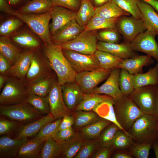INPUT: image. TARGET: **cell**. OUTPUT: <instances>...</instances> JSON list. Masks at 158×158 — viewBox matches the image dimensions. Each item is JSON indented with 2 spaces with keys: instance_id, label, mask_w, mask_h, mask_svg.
Instances as JSON below:
<instances>
[{
  "instance_id": "54",
  "label": "cell",
  "mask_w": 158,
  "mask_h": 158,
  "mask_svg": "<svg viewBox=\"0 0 158 158\" xmlns=\"http://www.w3.org/2000/svg\"><path fill=\"white\" fill-rule=\"evenodd\" d=\"M115 149L112 146L109 147L101 146L97 150L92 158H109Z\"/></svg>"
},
{
  "instance_id": "49",
  "label": "cell",
  "mask_w": 158,
  "mask_h": 158,
  "mask_svg": "<svg viewBox=\"0 0 158 158\" xmlns=\"http://www.w3.org/2000/svg\"><path fill=\"white\" fill-rule=\"evenodd\" d=\"M62 119V118H59L46 124L32 138L39 139L49 136L53 138L58 131Z\"/></svg>"
},
{
  "instance_id": "45",
  "label": "cell",
  "mask_w": 158,
  "mask_h": 158,
  "mask_svg": "<svg viewBox=\"0 0 158 158\" xmlns=\"http://www.w3.org/2000/svg\"><path fill=\"white\" fill-rule=\"evenodd\" d=\"M119 129V128L113 123L107 126L102 131L98 139L101 146L109 147L112 146L115 134Z\"/></svg>"
},
{
  "instance_id": "37",
  "label": "cell",
  "mask_w": 158,
  "mask_h": 158,
  "mask_svg": "<svg viewBox=\"0 0 158 158\" xmlns=\"http://www.w3.org/2000/svg\"><path fill=\"white\" fill-rule=\"evenodd\" d=\"M101 68L111 70L117 68L124 59L105 51L97 50L94 53Z\"/></svg>"
},
{
  "instance_id": "57",
  "label": "cell",
  "mask_w": 158,
  "mask_h": 158,
  "mask_svg": "<svg viewBox=\"0 0 158 158\" xmlns=\"http://www.w3.org/2000/svg\"><path fill=\"white\" fill-rule=\"evenodd\" d=\"M113 158H133L130 152L126 150L115 149L112 155Z\"/></svg>"
},
{
  "instance_id": "60",
  "label": "cell",
  "mask_w": 158,
  "mask_h": 158,
  "mask_svg": "<svg viewBox=\"0 0 158 158\" xmlns=\"http://www.w3.org/2000/svg\"><path fill=\"white\" fill-rule=\"evenodd\" d=\"M148 3L158 13V0H142Z\"/></svg>"
},
{
  "instance_id": "18",
  "label": "cell",
  "mask_w": 158,
  "mask_h": 158,
  "mask_svg": "<svg viewBox=\"0 0 158 158\" xmlns=\"http://www.w3.org/2000/svg\"><path fill=\"white\" fill-rule=\"evenodd\" d=\"M62 96L68 108L73 111L82 101L84 93L76 82H68L61 85Z\"/></svg>"
},
{
  "instance_id": "34",
  "label": "cell",
  "mask_w": 158,
  "mask_h": 158,
  "mask_svg": "<svg viewBox=\"0 0 158 158\" xmlns=\"http://www.w3.org/2000/svg\"><path fill=\"white\" fill-rule=\"evenodd\" d=\"M95 8L90 0H81L80 7L76 12L75 20L84 28L95 15Z\"/></svg>"
},
{
  "instance_id": "59",
  "label": "cell",
  "mask_w": 158,
  "mask_h": 158,
  "mask_svg": "<svg viewBox=\"0 0 158 158\" xmlns=\"http://www.w3.org/2000/svg\"><path fill=\"white\" fill-rule=\"evenodd\" d=\"M111 0H90L95 8H97L105 4Z\"/></svg>"
},
{
  "instance_id": "43",
  "label": "cell",
  "mask_w": 158,
  "mask_h": 158,
  "mask_svg": "<svg viewBox=\"0 0 158 158\" xmlns=\"http://www.w3.org/2000/svg\"><path fill=\"white\" fill-rule=\"evenodd\" d=\"M134 143L133 139L129 135L119 129L115 134L112 146L115 149L127 150Z\"/></svg>"
},
{
  "instance_id": "41",
  "label": "cell",
  "mask_w": 158,
  "mask_h": 158,
  "mask_svg": "<svg viewBox=\"0 0 158 158\" xmlns=\"http://www.w3.org/2000/svg\"><path fill=\"white\" fill-rule=\"evenodd\" d=\"M119 86L122 94L128 96L135 90L134 75L126 69L120 68Z\"/></svg>"
},
{
  "instance_id": "15",
  "label": "cell",
  "mask_w": 158,
  "mask_h": 158,
  "mask_svg": "<svg viewBox=\"0 0 158 158\" xmlns=\"http://www.w3.org/2000/svg\"><path fill=\"white\" fill-rule=\"evenodd\" d=\"M50 11L51 22L49 25V29L52 36L75 19L76 12L63 7L53 6Z\"/></svg>"
},
{
  "instance_id": "52",
  "label": "cell",
  "mask_w": 158,
  "mask_h": 158,
  "mask_svg": "<svg viewBox=\"0 0 158 158\" xmlns=\"http://www.w3.org/2000/svg\"><path fill=\"white\" fill-rule=\"evenodd\" d=\"M78 133L77 130L71 128L58 130L52 138L58 142H63L72 139Z\"/></svg>"
},
{
  "instance_id": "38",
  "label": "cell",
  "mask_w": 158,
  "mask_h": 158,
  "mask_svg": "<svg viewBox=\"0 0 158 158\" xmlns=\"http://www.w3.org/2000/svg\"><path fill=\"white\" fill-rule=\"evenodd\" d=\"M56 79L53 75L27 85L30 92L41 97L47 96Z\"/></svg>"
},
{
  "instance_id": "13",
  "label": "cell",
  "mask_w": 158,
  "mask_h": 158,
  "mask_svg": "<svg viewBox=\"0 0 158 158\" xmlns=\"http://www.w3.org/2000/svg\"><path fill=\"white\" fill-rule=\"evenodd\" d=\"M50 113L56 119L66 115H72L73 112L66 105L63 100L61 85L56 79L48 95Z\"/></svg>"
},
{
  "instance_id": "6",
  "label": "cell",
  "mask_w": 158,
  "mask_h": 158,
  "mask_svg": "<svg viewBox=\"0 0 158 158\" xmlns=\"http://www.w3.org/2000/svg\"><path fill=\"white\" fill-rule=\"evenodd\" d=\"M12 15L25 23L40 38L44 44L51 42L49 25L51 19L50 10L40 14H23L14 11Z\"/></svg>"
},
{
  "instance_id": "3",
  "label": "cell",
  "mask_w": 158,
  "mask_h": 158,
  "mask_svg": "<svg viewBox=\"0 0 158 158\" xmlns=\"http://www.w3.org/2000/svg\"><path fill=\"white\" fill-rule=\"evenodd\" d=\"M114 102L116 120L122 128L128 132L135 121L145 113L127 96L123 95Z\"/></svg>"
},
{
  "instance_id": "28",
  "label": "cell",
  "mask_w": 158,
  "mask_h": 158,
  "mask_svg": "<svg viewBox=\"0 0 158 158\" xmlns=\"http://www.w3.org/2000/svg\"><path fill=\"white\" fill-rule=\"evenodd\" d=\"M53 6L51 0H32L17 11L23 14H40L49 11Z\"/></svg>"
},
{
  "instance_id": "2",
  "label": "cell",
  "mask_w": 158,
  "mask_h": 158,
  "mask_svg": "<svg viewBox=\"0 0 158 158\" xmlns=\"http://www.w3.org/2000/svg\"><path fill=\"white\" fill-rule=\"evenodd\" d=\"M128 132L135 142L152 144L158 141V120L152 114L145 113L135 121Z\"/></svg>"
},
{
  "instance_id": "29",
  "label": "cell",
  "mask_w": 158,
  "mask_h": 158,
  "mask_svg": "<svg viewBox=\"0 0 158 158\" xmlns=\"http://www.w3.org/2000/svg\"><path fill=\"white\" fill-rule=\"evenodd\" d=\"M133 75L135 89L147 85L158 86V63L147 72Z\"/></svg>"
},
{
  "instance_id": "23",
  "label": "cell",
  "mask_w": 158,
  "mask_h": 158,
  "mask_svg": "<svg viewBox=\"0 0 158 158\" xmlns=\"http://www.w3.org/2000/svg\"><path fill=\"white\" fill-rule=\"evenodd\" d=\"M138 6L147 30L158 36V14L148 3L140 0Z\"/></svg>"
},
{
  "instance_id": "10",
  "label": "cell",
  "mask_w": 158,
  "mask_h": 158,
  "mask_svg": "<svg viewBox=\"0 0 158 158\" xmlns=\"http://www.w3.org/2000/svg\"><path fill=\"white\" fill-rule=\"evenodd\" d=\"M63 52L72 68L76 73L102 68L94 54H84L64 49H63Z\"/></svg>"
},
{
  "instance_id": "5",
  "label": "cell",
  "mask_w": 158,
  "mask_h": 158,
  "mask_svg": "<svg viewBox=\"0 0 158 158\" xmlns=\"http://www.w3.org/2000/svg\"><path fill=\"white\" fill-rule=\"evenodd\" d=\"M0 115L22 124L31 122L44 115L26 102L0 105Z\"/></svg>"
},
{
  "instance_id": "51",
  "label": "cell",
  "mask_w": 158,
  "mask_h": 158,
  "mask_svg": "<svg viewBox=\"0 0 158 158\" xmlns=\"http://www.w3.org/2000/svg\"><path fill=\"white\" fill-rule=\"evenodd\" d=\"M22 25V22L20 20L8 19L0 25V35L2 36H7L18 28Z\"/></svg>"
},
{
  "instance_id": "30",
  "label": "cell",
  "mask_w": 158,
  "mask_h": 158,
  "mask_svg": "<svg viewBox=\"0 0 158 158\" xmlns=\"http://www.w3.org/2000/svg\"><path fill=\"white\" fill-rule=\"evenodd\" d=\"M111 123L102 118L99 121L77 131L85 140L97 139L104 129Z\"/></svg>"
},
{
  "instance_id": "53",
  "label": "cell",
  "mask_w": 158,
  "mask_h": 158,
  "mask_svg": "<svg viewBox=\"0 0 158 158\" xmlns=\"http://www.w3.org/2000/svg\"><path fill=\"white\" fill-rule=\"evenodd\" d=\"M53 6L63 7L75 11L78 10L80 6V0H51Z\"/></svg>"
},
{
  "instance_id": "11",
  "label": "cell",
  "mask_w": 158,
  "mask_h": 158,
  "mask_svg": "<svg viewBox=\"0 0 158 158\" xmlns=\"http://www.w3.org/2000/svg\"><path fill=\"white\" fill-rule=\"evenodd\" d=\"M116 28L126 42L128 43L147 30L142 19L136 18L132 16H124L118 18Z\"/></svg>"
},
{
  "instance_id": "47",
  "label": "cell",
  "mask_w": 158,
  "mask_h": 158,
  "mask_svg": "<svg viewBox=\"0 0 158 158\" xmlns=\"http://www.w3.org/2000/svg\"><path fill=\"white\" fill-rule=\"evenodd\" d=\"M22 124H23L1 116L0 135H7L14 134V136Z\"/></svg>"
},
{
  "instance_id": "20",
  "label": "cell",
  "mask_w": 158,
  "mask_h": 158,
  "mask_svg": "<svg viewBox=\"0 0 158 158\" xmlns=\"http://www.w3.org/2000/svg\"><path fill=\"white\" fill-rule=\"evenodd\" d=\"M84 30L73 19L52 35L51 41L55 44L61 45L74 39Z\"/></svg>"
},
{
  "instance_id": "9",
  "label": "cell",
  "mask_w": 158,
  "mask_h": 158,
  "mask_svg": "<svg viewBox=\"0 0 158 158\" xmlns=\"http://www.w3.org/2000/svg\"><path fill=\"white\" fill-rule=\"evenodd\" d=\"M157 86L150 85L138 88L128 96L144 113L153 114Z\"/></svg>"
},
{
  "instance_id": "1",
  "label": "cell",
  "mask_w": 158,
  "mask_h": 158,
  "mask_svg": "<svg viewBox=\"0 0 158 158\" xmlns=\"http://www.w3.org/2000/svg\"><path fill=\"white\" fill-rule=\"evenodd\" d=\"M42 49L59 84L62 85L66 83L75 82L76 73L64 55L60 46L55 44L51 41L44 44Z\"/></svg>"
},
{
  "instance_id": "46",
  "label": "cell",
  "mask_w": 158,
  "mask_h": 158,
  "mask_svg": "<svg viewBox=\"0 0 158 158\" xmlns=\"http://www.w3.org/2000/svg\"><path fill=\"white\" fill-rule=\"evenodd\" d=\"M13 41L22 47L29 49H36L40 46L39 42L31 35L24 33L15 36L12 38Z\"/></svg>"
},
{
  "instance_id": "44",
  "label": "cell",
  "mask_w": 158,
  "mask_h": 158,
  "mask_svg": "<svg viewBox=\"0 0 158 158\" xmlns=\"http://www.w3.org/2000/svg\"><path fill=\"white\" fill-rule=\"evenodd\" d=\"M124 11L138 19H141L142 16L138 6L140 0H112Z\"/></svg>"
},
{
  "instance_id": "42",
  "label": "cell",
  "mask_w": 158,
  "mask_h": 158,
  "mask_svg": "<svg viewBox=\"0 0 158 158\" xmlns=\"http://www.w3.org/2000/svg\"><path fill=\"white\" fill-rule=\"evenodd\" d=\"M101 147L98 139L85 140L80 149L74 158H92Z\"/></svg>"
},
{
  "instance_id": "8",
  "label": "cell",
  "mask_w": 158,
  "mask_h": 158,
  "mask_svg": "<svg viewBox=\"0 0 158 158\" xmlns=\"http://www.w3.org/2000/svg\"><path fill=\"white\" fill-rule=\"evenodd\" d=\"M52 70L45 55H41L34 50L29 68L24 80L27 85L32 84L53 75Z\"/></svg>"
},
{
  "instance_id": "19",
  "label": "cell",
  "mask_w": 158,
  "mask_h": 158,
  "mask_svg": "<svg viewBox=\"0 0 158 158\" xmlns=\"http://www.w3.org/2000/svg\"><path fill=\"white\" fill-rule=\"evenodd\" d=\"M35 50L29 49L23 51L15 64L4 75L15 77L24 80Z\"/></svg>"
},
{
  "instance_id": "50",
  "label": "cell",
  "mask_w": 158,
  "mask_h": 158,
  "mask_svg": "<svg viewBox=\"0 0 158 158\" xmlns=\"http://www.w3.org/2000/svg\"><path fill=\"white\" fill-rule=\"evenodd\" d=\"M152 144L150 143L135 142L128 150L133 157L148 158Z\"/></svg>"
},
{
  "instance_id": "64",
  "label": "cell",
  "mask_w": 158,
  "mask_h": 158,
  "mask_svg": "<svg viewBox=\"0 0 158 158\" xmlns=\"http://www.w3.org/2000/svg\"><path fill=\"white\" fill-rule=\"evenodd\" d=\"M9 4L16 5L18 4L21 0H7Z\"/></svg>"
},
{
  "instance_id": "48",
  "label": "cell",
  "mask_w": 158,
  "mask_h": 158,
  "mask_svg": "<svg viewBox=\"0 0 158 158\" xmlns=\"http://www.w3.org/2000/svg\"><path fill=\"white\" fill-rule=\"evenodd\" d=\"M97 38L99 41L108 43H117L119 39V32L116 28H109L99 30Z\"/></svg>"
},
{
  "instance_id": "4",
  "label": "cell",
  "mask_w": 158,
  "mask_h": 158,
  "mask_svg": "<svg viewBox=\"0 0 158 158\" xmlns=\"http://www.w3.org/2000/svg\"><path fill=\"white\" fill-rule=\"evenodd\" d=\"M29 94L28 86L24 80L15 77H8L0 95V105L26 102Z\"/></svg>"
},
{
  "instance_id": "32",
  "label": "cell",
  "mask_w": 158,
  "mask_h": 158,
  "mask_svg": "<svg viewBox=\"0 0 158 158\" xmlns=\"http://www.w3.org/2000/svg\"><path fill=\"white\" fill-rule=\"evenodd\" d=\"M22 52L6 36L0 37V53L4 55L13 66Z\"/></svg>"
},
{
  "instance_id": "39",
  "label": "cell",
  "mask_w": 158,
  "mask_h": 158,
  "mask_svg": "<svg viewBox=\"0 0 158 158\" xmlns=\"http://www.w3.org/2000/svg\"><path fill=\"white\" fill-rule=\"evenodd\" d=\"M61 150L59 143L51 137H48L43 145L37 158L59 157Z\"/></svg>"
},
{
  "instance_id": "61",
  "label": "cell",
  "mask_w": 158,
  "mask_h": 158,
  "mask_svg": "<svg viewBox=\"0 0 158 158\" xmlns=\"http://www.w3.org/2000/svg\"><path fill=\"white\" fill-rule=\"evenodd\" d=\"M158 120V86L154 108L152 114Z\"/></svg>"
},
{
  "instance_id": "21",
  "label": "cell",
  "mask_w": 158,
  "mask_h": 158,
  "mask_svg": "<svg viewBox=\"0 0 158 158\" xmlns=\"http://www.w3.org/2000/svg\"><path fill=\"white\" fill-rule=\"evenodd\" d=\"M28 138H16L6 135L0 138V158L16 157L19 150Z\"/></svg>"
},
{
  "instance_id": "26",
  "label": "cell",
  "mask_w": 158,
  "mask_h": 158,
  "mask_svg": "<svg viewBox=\"0 0 158 158\" xmlns=\"http://www.w3.org/2000/svg\"><path fill=\"white\" fill-rule=\"evenodd\" d=\"M112 100L113 99L111 97L106 95L93 93L84 94L82 101L76 107L74 111H92L103 102Z\"/></svg>"
},
{
  "instance_id": "55",
  "label": "cell",
  "mask_w": 158,
  "mask_h": 158,
  "mask_svg": "<svg viewBox=\"0 0 158 158\" xmlns=\"http://www.w3.org/2000/svg\"><path fill=\"white\" fill-rule=\"evenodd\" d=\"M73 123L74 119L72 115H65L62 118L58 130L72 128Z\"/></svg>"
},
{
  "instance_id": "16",
  "label": "cell",
  "mask_w": 158,
  "mask_h": 158,
  "mask_svg": "<svg viewBox=\"0 0 158 158\" xmlns=\"http://www.w3.org/2000/svg\"><path fill=\"white\" fill-rule=\"evenodd\" d=\"M121 69L115 68L112 69L106 82L99 87H96L92 93L105 95L111 97L114 100H116L123 95L119 86V79Z\"/></svg>"
},
{
  "instance_id": "7",
  "label": "cell",
  "mask_w": 158,
  "mask_h": 158,
  "mask_svg": "<svg viewBox=\"0 0 158 158\" xmlns=\"http://www.w3.org/2000/svg\"><path fill=\"white\" fill-rule=\"evenodd\" d=\"M97 30H84L74 39L59 45L63 49L84 54H94L97 50Z\"/></svg>"
},
{
  "instance_id": "12",
  "label": "cell",
  "mask_w": 158,
  "mask_h": 158,
  "mask_svg": "<svg viewBox=\"0 0 158 158\" xmlns=\"http://www.w3.org/2000/svg\"><path fill=\"white\" fill-rule=\"evenodd\" d=\"M111 70L100 68L76 73L75 82L80 86L84 94L91 93L97 85L109 76Z\"/></svg>"
},
{
  "instance_id": "36",
  "label": "cell",
  "mask_w": 158,
  "mask_h": 158,
  "mask_svg": "<svg viewBox=\"0 0 158 158\" xmlns=\"http://www.w3.org/2000/svg\"><path fill=\"white\" fill-rule=\"evenodd\" d=\"M118 18H107L95 15L84 28L85 31L97 30L104 29L116 28Z\"/></svg>"
},
{
  "instance_id": "24",
  "label": "cell",
  "mask_w": 158,
  "mask_h": 158,
  "mask_svg": "<svg viewBox=\"0 0 158 158\" xmlns=\"http://www.w3.org/2000/svg\"><path fill=\"white\" fill-rule=\"evenodd\" d=\"M151 56L148 55H136L131 58L124 59L117 68L126 70L132 74L142 73L143 66L153 63Z\"/></svg>"
},
{
  "instance_id": "27",
  "label": "cell",
  "mask_w": 158,
  "mask_h": 158,
  "mask_svg": "<svg viewBox=\"0 0 158 158\" xmlns=\"http://www.w3.org/2000/svg\"><path fill=\"white\" fill-rule=\"evenodd\" d=\"M72 115L74 119L72 128L77 130L95 123L102 118L93 111H73Z\"/></svg>"
},
{
  "instance_id": "22",
  "label": "cell",
  "mask_w": 158,
  "mask_h": 158,
  "mask_svg": "<svg viewBox=\"0 0 158 158\" xmlns=\"http://www.w3.org/2000/svg\"><path fill=\"white\" fill-rule=\"evenodd\" d=\"M97 50L107 52L125 59L137 55L131 49L130 43H108L99 41Z\"/></svg>"
},
{
  "instance_id": "58",
  "label": "cell",
  "mask_w": 158,
  "mask_h": 158,
  "mask_svg": "<svg viewBox=\"0 0 158 158\" xmlns=\"http://www.w3.org/2000/svg\"><path fill=\"white\" fill-rule=\"evenodd\" d=\"M7 0H0V10L1 12L12 15L13 11Z\"/></svg>"
},
{
  "instance_id": "56",
  "label": "cell",
  "mask_w": 158,
  "mask_h": 158,
  "mask_svg": "<svg viewBox=\"0 0 158 158\" xmlns=\"http://www.w3.org/2000/svg\"><path fill=\"white\" fill-rule=\"evenodd\" d=\"M12 66L9 61L4 55L0 53V73L4 75Z\"/></svg>"
},
{
  "instance_id": "35",
  "label": "cell",
  "mask_w": 158,
  "mask_h": 158,
  "mask_svg": "<svg viewBox=\"0 0 158 158\" xmlns=\"http://www.w3.org/2000/svg\"><path fill=\"white\" fill-rule=\"evenodd\" d=\"M114 103L113 100L104 102L92 111L96 113L101 118L110 121L116 124L120 129L124 131L132 138V136L128 132L125 131L118 123L114 113Z\"/></svg>"
},
{
  "instance_id": "40",
  "label": "cell",
  "mask_w": 158,
  "mask_h": 158,
  "mask_svg": "<svg viewBox=\"0 0 158 158\" xmlns=\"http://www.w3.org/2000/svg\"><path fill=\"white\" fill-rule=\"evenodd\" d=\"M48 96L41 97L29 91L28 97L26 102L31 105L43 115H45L50 113Z\"/></svg>"
},
{
  "instance_id": "17",
  "label": "cell",
  "mask_w": 158,
  "mask_h": 158,
  "mask_svg": "<svg viewBox=\"0 0 158 158\" xmlns=\"http://www.w3.org/2000/svg\"><path fill=\"white\" fill-rule=\"evenodd\" d=\"M56 120L50 113L33 121L22 124L12 138L22 139L33 137L45 125Z\"/></svg>"
},
{
  "instance_id": "62",
  "label": "cell",
  "mask_w": 158,
  "mask_h": 158,
  "mask_svg": "<svg viewBox=\"0 0 158 158\" xmlns=\"http://www.w3.org/2000/svg\"><path fill=\"white\" fill-rule=\"evenodd\" d=\"M8 76L0 74V90L2 89L8 79Z\"/></svg>"
},
{
  "instance_id": "31",
  "label": "cell",
  "mask_w": 158,
  "mask_h": 158,
  "mask_svg": "<svg viewBox=\"0 0 158 158\" xmlns=\"http://www.w3.org/2000/svg\"><path fill=\"white\" fill-rule=\"evenodd\" d=\"M78 133L77 135L75 137L70 140L58 142L61 150L59 157L74 158L78 152L85 140Z\"/></svg>"
},
{
  "instance_id": "14",
  "label": "cell",
  "mask_w": 158,
  "mask_h": 158,
  "mask_svg": "<svg viewBox=\"0 0 158 158\" xmlns=\"http://www.w3.org/2000/svg\"><path fill=\"white\" fill-rule=\"evenodd\" d=\"M156 35L148 30L138 35L130 43L134 51L144 53L154 58L158 62V44Z\"/></svg>"
},
{
  "instance_id": "25",
  "label": "cell",
  "mask_w": 158,
  "mask_h": 158,
  "mask_svg": "<svg viewBox=\"0 0 158 158\" xmlns=\"http://www.w3.org/2000/svg\"><path fill=\"white\" fill-rule=\"evenodd\" d=\"M47 138L28 140L21 147L16 157L37 158Z\"/></svg>"
},
{
  "instance_id": "63",
  "label": "cell",
  "mask_w": 158,
  "mask_h": 158,
  "mask_svg": "<svg viewBox=\"0 0 158 158\" xmlns=\"http://www.w3.org/2000/svg\"><path fill=\"white\" fill-rule=\"evenodd\" d=\"M152 147L154 151L156 157L158 158V141L153 143Z\"/></svg>"
},
{
  "instance_id": "33",
  "label": "cell",
  "mask_w": 158,
  "mask_h": 158,
  "mask_svg": "<svg viewBox=\"0 0 158 158\" xmlns=\"http://www.w3.org/2000/svg\"><path fill=\"white\" fill-rule=\"evenodd\" d=\"M95 15L103 18H118L130 14L116 4L112 0L100 6L95 8Z\"/></svg>"
}]
</instances>
